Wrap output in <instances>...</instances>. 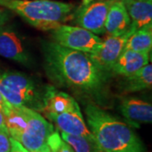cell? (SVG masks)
I'll return each instance as SVG.
<instances>
[{"label":"cell","mask_w":152,"mask_h":152,"mask_svg":"<svg viewBox=\"0 0 152 152\" xmlns=\"http://www.w3.org/2000/svg\"><path fill=\"white\" fill-rule=\"evenodd\" d=\"M45 117L54 123L55 125L64 133L73 135L84 136L93 140L92 134L87 128L80 107L63 113L47 114Z\"/></svg>","instance_id":"cell-9"},{"label":"cell","mask_w":152,"mask_h":152,"mask_svg":"<svg viewBox=\"0 0 152 152\" xmlns=\"http://www.w3.org/2000/svg\"><path fill=\"white\" fill-rule=\"evenodd\" d=\"M5 119H4V115L2 112H0V129H6Z\"/></svg>","instance_id":"cell-24"},{"label":"cell","mask_w":152,"mask_h":152,"mask_svg":"<svg viewBox=\"0 0 152 152\" xmlns=\"http://www.w3.org/2000/svg\"><path fill=\"white\" fill-rule=\"evenodd\" d=\"M51 32L54 42L67 48L94 54L102 47L103 41L98 36L80 26L63 24Z\"/></svg>","instance_id":"cell-6"},{"label":"cell","mask_w":152,"mask_h":152,"mask_svg":"<svg viewBox=\"0 0 152 152\" xmlns=\"http://www.w3.org/2000/svg\"><path fill=\"white\" fill-rule=\"evenodd\" d=\"M0 6L13 11L34 27L52 31L73 17L75 6L53 0H0Z\"/></svg>","instance_id":"cell-4"},{"label":"cell","mask_w":152,"mask_h":152,"mask_svg":"<svg viewBox=\"0 0 152 152\" xmlns=\"http://www.w3.org/2000/svg\"><path fill=\"white\" fill-rule=\"evenodd\" d=\"M61 137L69 144L74 152H97V149L93 140L84 136L73 135L62 132Z\"/></svg>","instance_id":"cell-18"},{"label":"cell","mask_w":152,"mask_h":152,"mask_svg":"<svg viewBox=\"0 0 152 152\" xmlns=\"http://www.w3.org/2000/svg\"><path fill=\"white\" fill-rule=\"evenodd\" d=\"M131 36L129 31L122 36H109L102 42V47L94 54H89L102 69L112 71L116 61L119 58L124 48L128 38Z\"/></svg>","instance_id":"cell-8"},{"label":"cell","mask_w":152,"mask_h":152,"mask_svg":"<svg viewBox=\"0 0 152 152\" xmlns=\"http://www.w3.org/2000/svg\"><path fill=\"white\" fill-rule=\"evenodd\" d=\"M10 17V15L8 11L0 9V26H4L6 23L9 21Z\"/></svg>","instance_id":"cell-22"},{"label":"cell","mask_w":152,"mask_h":152,"mask_svg":"<svg viewBox=\"0 0 152 152\" xmlns=\"http://www.w3.org/2000/svg\"><path fill=\"white\" fill-rule=\"evenodd\" d=\"M10 152H30L22 145L10 137Z\"/></svg>","instance_id":"cell-21"},{"label":"cell","mask_w":152,"mask_h":152,"mask_svg":"<svg viewBox=\"0 0 152 152\" xmlns=\"http://www.w3.org/2000/svg\"><path fill=\"white\" fill-rule=\"evenodd\" d=\"M123 116L134 126L139 127V123L149 124L152 121L151 104L134 97L124 99L120 105Z\"/></svg>","instance_id":"cell-14"},{"label":"cell","mask_w":152,"mask_h":152,"mask_svg":"<svg viewBox=\"0 0 152 152\" xmlns=\"http://www.w3.org/2000/svg\"><path fill=\"white\" fill-rule=\"evenodd\" d=\"M130 18L131 35L142 28L152 26V2L142 0H123Z\"/></svg>","instance_id":"cell-13"},{"label":"cell","mask_w":152,"mask_h":152,"mask_svg":"<svg viewBox=\"0 0 152 152\" xmlns=\"http://www.w3.org/2000/svg\"><path fill=\"white\" fill-rule=\"evenodd\" d=\"M0 56L22 64L28 62L27 53L20 37L4 26H0Z\"/></svg>","instance_id":"cell-12"},{"label":"cell","mask_w":152,"mask_h":152,"mask_svg":"<svg viewBox=\"0 0 152 152\" xmlns=\"http://www.w3.org/2000/svg\"><path fill=\"white\" fill-rule=\"evenodd\" d=\"M4 115L10 136L29 151H39L48 147L47 140L54 128L38 112L11 105Z\"/></svg>","instance_id":"cell-3"},{"label":"cell","mask_w":152,"mask_h":152,"mask_svg":"<svg viewBox=\"0 0 152 152\" xmlns=\"http://www.w3.org/2000/svg\"><path fill=\"white\" fill-rule=\"evenodd\" d=\"M47 71L53 81L91 96L102 94L107 72L102 69L89 53L49 42L43 45Z\"/></svg>","instance_id":"cell-1"},{"label":"cell","mask_w":152,"mask_h":152,"mask_svg":"<svg viewBox=\"0 0 152 152\" xmlns=\"http://www.w3.org/2000/svg\"><path fill=\"white\" fill-rule=\"evenodd\" d=\"M85 112L97 152H145L129 125L93 104L87 105Z\"/></svg>","instance_id":"cell-2"},{"label":"cell","mask_w":152,"mask_h":152,"mask_svg":"<svg viewBox=\"0 0 152 152\" xmlns=\"http://www.w3.org/2000/svg\"><path fill=\"white\" fill-rule=\"evenodd\" d=\"M10 107V104L6 101L4 97L2 96V94L0 93V112H2L3 114H4Z\"/></svg>","instance_id":"cell-23"},{"label":"cell","mask_w":152,"mask_h":152,"mask_svg":"<svg viewBox=\"0 0 152 152\" xmlns=\"http://www.w3.org/2000/svg\"><path fill=\"white\" fill-rule=\"evenodd\" d=\"M126 78L125 90L127 91L134 92L149 89L152 85V65L148 64L134 75Z\"/></svg>","instance_id":"cell-17"},{"label":"cell","mask_w":152,"mask_h":152,"mask_svg":"<svg viewBox=\"0 0 152 152\" xmlns=\"http://www.w3.org/2000/svg\"><path fill=\"white\" fill-rule=\"evenodd\" d=\"M149 64V53L131 50L123 51L116 61L112 71L125 77L133 75Z\"/></svg>","instance_id":"cell-15"},{"label":"cell","mask_w":152,"mask_h":152,"mask_svg":"<svg viewBox=\"0 0 152 152\" xmlns=\"http://www.w3.org/2000/svg\"><path fill=\"white\" fill-rule=\"evenodd\" d=\"M47 145L50 152H74L70 145L62 139L59 133L57 131L49 135Z\"/></svg>","instance_id":"cell-19"},{"label":"cell","mask_w":152,"mask_h":152,"mask_svg":"<svg viewBox=\"0 0 152 152\" xmlns=\"http://www.w3.org/2000/svg\"><path fill=\"white\" fill-rule=\"evenodd\" d=\"M80 106L75 98L69 94L59 91L53 86L46 87L42 98V110L44 115L58 114L73 111Z\"/></svg>","instance_id":"cell-10"},{"label":"cell","mask_w":152,"mask_h":152,"mask_svg":"<svg viewBox=\"0 0 152 152\" xmlns=\"http://www.w3.org/2000/svg\"><path fill=\"white\" fill-rule=\"evenodd\" d=\"M142 1H151V0H142Z\"/></svg>","instance_id":"cell-26"},{"label":"cell","mask_w":152,"mask_h":152,"mask_svg":"<svg viewBox=\"0 0 152 152\" xmlns=\"http://www.w3.org/2000/svg\"><path fill=\"white\" fill-rule=\"evenodd\" d=\"M10 151V136L6 129H0V152Z\"/></svg>","instance_id":"cell-20"},{"label":"cell","mask_w":152,"mask_h":152,"mask_svg":"<svg viewBox=\"0 0 152 152\" xmlns=\"http://www.w3.org/2000/svg\"><path fill=\"white\" fill-rule=\"evenodd\" d=\"M130 18L123 0H113L109 8L105 31L109 36L118 37L129 31Z\"/></svg>","instance_id":"cell-11"},{"label":"cell","mask_w":152,"mask_h":152,"mask_svg":"<svg viewBox=\"0 0 152 152\" xmlns=\"http://www.w3.org/2000/svg\"><path fill=\"white\" fill-rule=\"evenodd\" d=\"M95 0H82V5H86L90 3H92Z\"/></svg>","instance_id":"cell-25"},{"label":"cell","mask_w":152,"mask_h":152,"mask_svg":"<svg viewBox=\"0 0 152 152\" xmlns=\"http://www.w3.org/2000/svg\"><path fill=\"white\" fill-rule=\"evenodd\" d=\"M44 91H41L31 78L20 73L0 74V93L15 107H26L42 112Z\"/></svg>","instance_id":"cell-5"},{"label":"cell","mask_w":152,"mask_h":152,"mask_svg":"<svg viewBox=\"0 0 152 152\" xmlns=\"http://www.w3.org/2000/svg\"><path fill=\"white\" fill-rule=\"evenodd\" d=\"M113 0H105L82 5L73 14L78 26L96 35L106 33L105 23L109 8Z\"/></svg>","instance_id":"cell-7"},{"label":"cell","mask_w":152,"mask_h":152,"mask_svg":"<svg viewBox=\"0 0 152 152\" xmlns=\"http://www.w3.org/2000/svg\"><path fill=\"white\" fill-rule=\"evenodd\" d=\"M152 26L142 28L134 32L125 43V50L150 53L152 48Z\"/></svg>","instance_id":"cell-16"}]
</instances>
